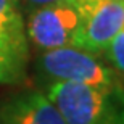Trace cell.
Segmentation results:
<instances>
[{"mask_svg": "<svg viewBox=\"0 0 124 124\" xmlns=\"http://www.w3.org/2000/svg\"><path fill=\"white\" fill-rule=\"evenodd\" d=\"M123 105H124V98H123ZM121 124H124V110H123V115H121Z\"/></svg>", "mask_w": 124, "mask_h": 124, "instance_id": "cell-9", "label": "cell"}, {"mask_svg": "<svg viewBox=\"0 0 124 124\" xmlns=\"http://www.w3.org/2000/svg\"><path fill=\"white\" fill-rule=\"evenodd\" d=\"M39 69L55 81L89 84L106 90L116 89L113 71L95 58L93 53L73 45L45 50L39 56Z\"/></svg>", "mask_w": 124, "mask_h": 124, "instance_id": "cell-3", "label": "cell"}, {"mask_svg": "<svg viewBox=\"0 0 124 124\" xmlns=\"http://www.w3.org/2000/svg\"><path fill=\"white\" fill-rule=\"evenodd\" d=\"M123 29H124V24H123Z\"/></svg>", "mask_w": 124, "mask_h": 124, "instance_id": "cell-10", "label": "cell"}, {"mask_svg": "<svg viewBox=\"0 0 124 124\" xmlns=\"http://www.w3.org/2000/svg\"><path fill=\"white\" fill-rule=\"evenodd\" d=\"M0 124H66L40 92H21L0 100Z\"/></svg>", "mask_w": 124, "mask_h": 124, "instance_id": "cell-6", "label": "cell"}, {"mask_svg": "<svg viewBox=\"0 0 124 124\" xmlns=\"http://www.w3.org/2000/svg\"><path fill=\"white\" fill-rule=\"evenodd\" d=\"M111 93L89 84L56 81L48 87L47 98L66 124H116Z\"/></svg>", "mask_w": 124, "mask_h": 124, "instance_id": "cell-1", "label": "cell"}, {"mask_svg": "<svg viewBox=\"0 0 124 124\" xmlns=\"http://www.w3.org/2000/svg\"><path fill=\"white\" fill-rule=\"evenodd\" d=\"M23 2L34 7V8H40V7H47V5H56V3H73V0H23Z\"/></svg>", "mask_w": 124, "mask_h": 124, "instance_id": "cell-8", "label": "cell"}, {"mask_svg": "<svg viewBox=\"0 0 124 124\" xmlns=\"http://www.w3.org/2000/svg\"><path fill=\"white\" fill-rule=\"evenodd\" d=\"M79 16L73 3H56L34 8L28 19V37L39 48L52 50L73 44Z\"/></svg>", "mask_w": 124, "mask_h": 124, "instance_id": "cell-5", "label": "cell"}, {"mask_svg": "<svg viewBox=\"0 0 124 124\" xmlns=\"http://www.w3.org/2000/svg\"><path fill=\"white\" fill-rule=\"evenodd\" d=\"M106 52H108L110 61L115 64V68L124 74V29H121L113 37V40L110 42Z\"/></svg>", "mask_w": 124, "mask_h": 124, "instance_id": "cell-7", "label": "cell"}, {"mask_svg": "<svg viewBox=\"0 0 124 124\" xmlns=\"http://www.w3.org/2000/svg\"><path fill=\"white\" fill-rule=\"evenodd\" d=\"M79 16L71 45L89 53L106 52L123 29L124 0H73Z\"/></svg>", "mask_w": 124, "mask_h": 124, "instance_id": "cell-2", "label": "cell"}, {"mask_svg": "<svg viewBox=\"0 0 124 124\" xmlns=\"http://www.w3.org/2000/svg\"><path fill=\"white\" fill-rule=\"evenodd\" d=\"M29 56L28 32L18 0H0V82H19Z\"/></svg>", "mask_w": 124, "mask_h": 124, "instance_id": "cell-4", "label": "cell"}]
</instances>
